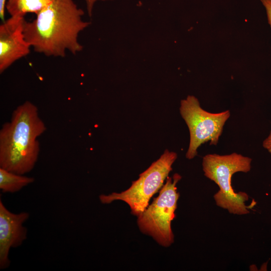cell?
<instances>
[{
    "mask_svg": "<svg viewBox=\"0 0 271 271\" xmlns=\"http://www.w3.org/2000/svg\"><path fill=\"white\" fill-rule=\"evenodd\" d=\"M84 11L73 0H54L31 22L25 21V39L35 51L50 57L75 55L83 46L78 35L90 23L83 20Z\"/></svg>",
    "mask_w": 271,
    "mask_h": 271,
    "instance_id": "1",
    "label": "cell"
},
{
    "mask_svg": "<svg viewBox=\"0 0 271 271\" xmlns=\"http://www.w3.org/2000/svg\"><path fill=\"white\" fill-rule=\"evenodd\" d=\"M46 129L34 104L18 106L0 130V167L21 175L31 172L39 155L38 138Z\"/></svg>",
    "mask_w": 271,
    "mask_h": 271,
    "instance_id": "2",
    "label": "cell"
},
{
    "mask_svg": "<svg viewBox=\"0 0 271 271\" xmlns=\"http://www.w3.org/2000/svg\"><path fill=\"white\" fill-rule=\"evenodd\" d=\"M251 159L233 153L227 155L208 154L203 158L204 175L214 182L219 191L214 195L216 205L230 213L244 215L249 213L245 202L248 195L240 192L235 193L231 186V178L237 172L247 173L251 168Z\"/></svg>",
    "mask_w": 271,
    "mask_h": 271,
    "instance_id": "3",
    "label": "cell"
},
{
    "mask_svg": "<svg viewBox=\"0 0 271 271\" xmlns=\"http://www.w3.org/2000/svg\"><path fill=\"white\" fill-rule=\"evenodd\" d=\"M177 158L176 153L166 150L129 188L120 193L101 194L99 197L100 202L109 204L116 200L124 201L129 206L131 213L138 216L149 206L151 197L163 187Z\"/></svg>",
    "mask_w": 271,
    "mask_h": 271,
    "instance_id": "4",
    "label": "cell"
},
{
    "mask_svg": "<svg viewBox=\"0 0 271 271\" xmlns=\"http://www.w3.org/2000/svg\"><path fill=\"white\" fill-rule=\"evenodd\" d=\"M181 176L176 173L167 177L159 195L138 216V225L143 233L151 236L159 244L168 247L174 242L171 222L175 217L179 194L176 185Z\"/></svg>",
    "mask_w": 271,
    "mask_h": 271,
    "instance_id": "5",
    "label": "cell"
},
{
    "mask_svg": "<svg viewBox=\"0 0 271 271\" xmlns=\"http://www.w3.org/2000/svg\"><path fill=\"white\" fill-rule=\"evenodd\" d=\"M180 112L189 130L190 143L186 157L190 160L197 155L202 144L208 141L210 145L217 144L224 125L230 117L229 110L211 113L204 110L193 95L181 101Z\"/></svg>",
    "mask_w": 271,
    "mask_h": 271,
    "instance_id": "6",
    "label": "cell"
},
{
    "mask_svg": "<svg viewBox=\"0 0 271 271\" xmlns=\"http://www.w3.org/2000/svg\"><path fill=\"white\" fill-rule=\"evenodd\" d=\"M25 17L10 16L0 25V73L27 56L31 46L24 33Z\"/></svg>",
    "mask_w": 271,
    "mask_h": 271,
    "instance_id": "7",
    "label": "cell"
},
{
    "mask_svg": "<svg viewBox=\"0 0 271 271\" xmlns=\"http://www.w3.org/2000/svg\"><path fill=\"white\" fill-rule=\"evenodd\" d=\"M29 213H14L9 211L0 200V268L10 265L9 252L12 248L21 245L27 237V229L24 223Z\"/></svg>",
    "mask_w": 271,
    "mask_h": 271,
    "instance_id": "8",
    "label": "cell"
},
{
    "mask_svg": "<svg viewBox=\"0 0 271 271\" xmlns=\"http://www.w3.org/2000/svg\"><path fill=\"white\" fill-rule=\"evenodd\" d=\"M54 0H7L6 10L10 16L25 17L28 13L38 14Z\"/></svg>",
    "mask_w": 271,
    "mask_h": 271,
    "instance_id": "9",
    "label": "cell"
},
{
    "mask_svg": "<svg viewBox=\"0 0 271 271\" xmlns=\"http://www.w3.org/2000/svg\"><path fill=\"white\" fill-rule=\"evenodd\" d=\"M35 181L34 178L0 167V189L3 193H15Z\"/></svg>",
    "mask_w": 271,
    "mask_h": 271,
    "instance_id": "10",
    "label": "cell"
},
{
    "mask_svg": "<svg viewBox=\"0 0 271 271\" xmlns=\"http://www.w3.org/2000/svg\"><path fill=\"white\" fill-rule=\"evenodd\" d=\"M265 8L268 23L271 28V0H260Z\"/></svg>",
    "mask_w": 271,
    "mask_h": 271,
    "instance_id": "11",
    "label": "cell"
},
{
    "mask_svg": "<svg viewBox=\"0 0 271 271\" xmlns=\"http://www.w3.org/2000/svg\"><path fill=\"white\" fill-rule=\"evenodd\" d=\"M86 4V8L87 9L88 15L89 17H91L93 7L95 3L98 1H109L113 0H84Z\"/></svg>",
    "mask_w": 271,
    "mask_h": 271,
    "instance_id": "12",
    "label": "cell"
},
{
    "mask_svg": "<svg viewBox=\"0 0 271 271\" xmlns=\"http://www.w3.org/2000/svg\"><path fill=\"white\" fill-rule=\"evenodd\" d=\"M263 147L271 154V132L262 143Z\"/></svg>",
    "mask_w": 271,
    "mask_h": 271,
    "instance_id": "13",
    "label": "cell"
},
{
    "mask_svg": "<svg viewBox=\"0 0 271 271\" xmlns=\"http://www.w3.org/2000/svg\"><path fill=\"white\" fill-rule=\"evenodd\" d=\"M7 1V0H0V18L2 22L5 20V14Z\"/></svg>",
    "mask_w": 271,
    "mask_h": 271,
    "instance_id": "14",
    "label": "cell"
}]
</instances>
